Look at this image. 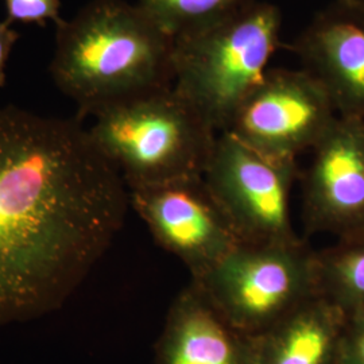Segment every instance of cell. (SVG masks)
<instances>
[{
  "label": "cell",
  "mask_w": 364,
  "mask_h": 364,
  "mask_svg": "<svg viewBox=\"0 0 364 364\" xmlns=\"http://www.w3.org/2000/svg\"><path fill=\"white\" fill-rule=\"evenodd\" d=\"M344 1H350V3H356V4L364 6V0H344Z\"/></svg>",
  "instance_id": "ac0fdd59"
},
{
  "label": "cell",
  "mask_w": 364,
  "mask_h": 364,
  "mask_svg": "<svg viewBox=\"0 0 364 364\" xmlns=\"http://www.w3.org/2000/svg\"><path fill=\"white\" fill-rule=\"evenodd\" d=\"M129 201L156 243L181 260L192 279L243 243L204 176L129 189Z\"/></svg>",
  "instance_id": "ba28073f"
},
{
  "label": "cell",
  "mask_w": 364,
  "mask_h": 364,
  "mask_svg": "<svg viewBox=\"0 0 364 364\" xmlns=\"http://www.w3.org/2000/svg\"><path fill=\"white\" fill-rule=\"evenodd\" d=\"M318 296L346 312L364 309V240L317 252Z\"/></svg>",
  "instance_id": "4fadbf2b"
},
{
  "label": "cell",
  "mask_w": 364,
  "mask_h": 364,
  "mask_svg": "<svg viewBox=\"0 0 364 364\" xmlns=\"http://www.w3.org/2000/svg\"><path fill=\"white\" fill-rule=\"evenodd\" d=\"M282 14L252 1L208 27L174 41L173 87L220 134L267 73L281 45Z\"/></svg>",
  "instance_id": "277c9868"
},
{
  "label": "cell",
  "mask_w": 364,
  "mask_h": 364,
  "mask_svg": "<svg viewBox=\"0 0 364 364\" xmlns=\"http://www.w3.org/2000/svg\"><path fill=\"white\" fill-rule=\"evenodd\" d=\"M311 232L364 240V119L338 117L312 150L304 180Z\"/></svg>",
  "instance_id": "9c48e42d"
},
{
  "label": "cell",
  "mask_w": 364,
  "mask_h": 364,
  "mask_svg": "<svg viewBox=\"0 0 364 364\" xmlns=\"http://www.w3.org/2000/svg\"><path fill=\"white\" fill-rule=\"evenodd\" d=\"M192 282L231 326L258 336L318 297L317 252L302 240L240 243Z\"/></svg>",
  "instance_id": "5b68a950"
},
{
  "label": "cell",
  "mask_w": 364,
  "mask_h": 364,
  "mask_svg": "<svg viewBox=\"0 0 364 364\" xmlns=\"http://www.w3.org/2000/svg\"><path fill=\"white\" fill-rule=\"evenodd\" d=\"M6 6V21L13 25L19 22L23 25L46 26L48 22L61 25L64 19L60 15V0H3Z\"/></svg>",
  "instance_id": "9a60e30c"
},
{
  "label": "cell",
  "mask_w": 364,
  "mask_h": 364,
  "mask_svg": "<svg viewBox=\"0 0 364 364\" xmlns=\"http://www.w3.org/2000/svg\"><path fill=\"white\" fill-rule=\"evenodd\" d=\"M347 312L314 297L255 338L252 364H338Z\"/></svg>",
  "instance_id": "7c38bea8"
},
{
  "label": "cell",
  "mask_w": 364,
  "mask_h": 364,
  "mask_svg": "<svg viewBox=\"0 0 364 364\" xmlns=\"http://www.w3.org/2000/svg\"><path fill=\"white\" fill-rule=\"evenodd\" d=\"M93 144L127 189L204 176L218 132L173 85L97 111Z\"/></svg>",
  "instance_id": "3957f363"
},
{
  "label": "cell",
  "mask_w": 364,
  "mask_h": 364,
  "mask_svg": "<svg viewBox=\"0 0 364 364\" xmlns=\"http://www.w3.org/2000/svg\"><path fill=\"white\" fill-rule=\"evenodd\" d=\"M174 41L136 6L91 0L57 26L50 75L80 117L173 85Z\"/></svg>",
  "instance_id": "7a4b0ae2"
},
{
  "label": "cell",
  "mask_w": 364,
  "mask_h": 364,
  "mask_svg": "<svg viewBox=\"0 0 364 364\" xmlns=\"http://www.w3.org/2000/svg\"><path fill=\"white\" fill-rule=\"evenodd\" d=\"M338 364H364V309L347 312Z\"/></svg>",
  "instance_id": "2e32d148"
},
{
  "label": "cell",
  "mask_w": 364,
  "mask_h": 364,
  "mask_svg": "<svg viewBox=\"0 0 364 364\" xmlns=\"http://www.w3.org/2000/svg\"><path fill=\"white\" fill-rule=\"evenodd\" d=\"M255 338L228 323L193 282L170 306L156 364H252Z\"/></svg>",
  "instance_id": "8fae6325"
},
{
  "label": "cell",
  "mask_w": 364,
  "mask_h": 364,
  "mask_svg": "<svg viewBox=\"0 0 364 364\" xmlns=\"http://www.w3.org/2000/svg\"><path fill=\"white\" fill-rule=\"evenodd\" d=\"M299 174L297 159L263 154L224 131L204 180L243 243L281 245L301 240L290 215Z\"/></svg>",
  "instance_id": "8992f818"
},
{
  "label": "cell",
  "mask_w": 364,
  "mask_h": 364,
  "mask_svg": "<svg viewBox=\"0 0 364 364\" xmlns=\"http://www.w3.org/2000/svg\"><path fill=\"white\" fill-rule=\"evenodd\" d=\"M129 189L73 119L0 108V326L73 296L120 231Z\"/></svg>",
  "instance_id": "6da1fadb"
},
{
  "label": "cell",
  "mask_w": 364,
  "mask_h": 364,
  "mask_svg": "<svg viewBox=\"0 0 364 364\" xmlns=\"http://www.w3.org/2000/svg\"><path fill=\"white\" fill-rule=\"evenodd\" d=\"M255 0H138L136 6L173 41L210 26Z\"/></svg>",
  "instance_id": "5bb4252c"
},
{
  "label": "cell",
  "mask_w": 364,
  "mask_h": 364,
  "mask_svg": "<svg viewBox=\"0 0 364 364\" xmlns=\"http://www.w3.org/2000/svg\"><path fill=\"white\" fill-rule=\"evenodd\" d=\"M293 50L338 117L364 119V6L336 0L316 15Z\"/></svg>",
  "instance_id": "30bf717a"
},
{
  "label": "cell",
  "mask_w": 364,
  "mask_h": 364,
  "mask_svg": "<svg viewBox=\"0 0 364 364\" xmlns=\"http://www.w3.org/2000/svg\"><path fill=\"white\" fill-rule=\"evenodd\" d=\"M338 117L329 95L309 72L269 69L224 131L263 154L297 159L312 151Z\"/></svg>",
  "instance_id": "52a82bcc"
},
{
  "label": "cell",
  "mask_w": 364,
  "mask_h": 364,
  "mask_svg": "<svg viewBox=\"0 0 364 364\" xmlns=\"http://www.w3.org/2000/svg\"><path fill=\"white\" fill-rule=\"evenodd\" d=\"M19 37V33L11 27L10 22L6 19L0 22V87L6 84V66Z\"/></svg>",
  "instance_id": "e0dca14e"
}]
</instances>
